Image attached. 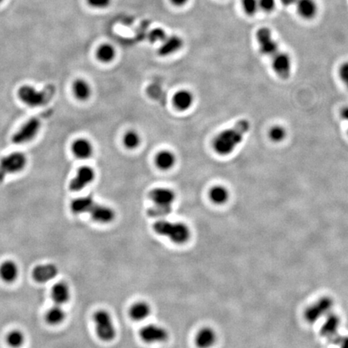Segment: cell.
<instances>
[{
	"label": "cell",
	"instance_id": "836d02e7",
	"mask_svg": "<svg viewBox=\"0 0 348 348\" xmlns=\"http://www.w3.org/2000/svg\"><path fill=\"white\" fill-rule=\"evenodd\" d=\"M286 135V132L284 130V128L276 126L274 128H272L269 133V136L273 141L276 142H280L282 140H284V137Z\"/></svg>",
	"mask_w": 348,
	"mask_h": 348
},
{
	"label": "cell",
	"instance_id": "d6a6232c",
	"mask_svg": "<svg viewBox=\"0 0 348 348\" xmlns=\"http://www.w3.org/2000/svg\"><path fill=\"white\" fill-rule=\"evenodd\" d=\"M242 6L247 14L254 15L258 9V0H242Z\"/></svg>",
	"mask_w": 348,
	"mask_h": 348
},
{
	"label": "cell",
	"instance_id": "83f0119b",
	"mask_svg": "<svg viewBox=\"0 0 348 348\" xmlns=\"http://www.w3.org/2000/svg\"><path fill=\"white\" fill-rule=\"evenodd\" d=\"M339 326V317L336 315H330L322 327V334L324 336H334Z\"/></svg>",
	"mask_w": 348,
	"mask_h": 348
},
{
	"label": "cell",
	"instance_id": "52a82bcc",
	"mask_svg": "<svg viewBox=\"0 0 348 348\" xmlns=\"http://www.w3.org/2000/svg\"><path fill=\"white\" fill-rule=\"evenodd\" d=\"M256 38H257L261 52L266 56L270 57L271 59L281 51L277 43L272 37V33L267 28L259 29L256 33Z\"/></svg>",
	"mask_w": 348,
	"mask_h": 348
},
{
	"label": "cell",
	"instance_id": "2e32d148",
	"mask_svg": "<svg viewBox=\"0 0 348 348\" xmlns=\"http://www.w3.org/2000/svg\"><path fill=\"white\" fill-rule=\"evenodd\" d=\"M51 297L56 305L62 306L63 304L66 303L70 298V290L68 284L63 282L56 283L52 286Z\"/></svg>",
	"mask_w": 348,
	"mask_h": 348
},
{
	"label": "cell",
	"instance_id": "1f68e13d",
	"mask_svg": "<svg viewBox=\"0 0 348 348\" xmlns=\"http://www.w3.org/2000/svg\"><path fill=\"white\" fill-rule=\"evenodd\" d=\"M172 209L164 208L161 206H153L148 211V215L152 218H163L170 213Z\"/></svg>",
	"mask_w": 348,
	"mask_h": 348
},
{
	"label": "cell",
	"instance_id": "6da1fadb",
	"mask_svg": "<svg viewBox=\"0 0 348 348\" xmlns=\"http://www.w3.org/2000/svg\"><path fill=\"white\" fill-rule=\"evenodd\" d=\"M250 123L246 119L239 121L233 128L223 131L214 140V149L222 156L230 154L241 143L244 135L250 129Z\"/></svg>",
	"mask_w": 348,
	"mask_h": 348
},
{
	"label": "cell",
	"instance_id": "d4e9b609",
	"mask_svg": "<svg viewBox=\"0 0 348 348\" xmlns=\"http://www.w3.org/2000/svg\"><path fill=\"white\" fill-rule=\"evenodd\" d=\"M175 156L169 151L159 152L156 157V166L163 170L172 168L175 164Z\"/></svg>",
	"mask_w": 348,
	"mask_h": 348
},
{
	"label": "cell",
	"instance_id": "44dd1931",
	"mask_svg": "<svg viewBox=\"0 0 348 348\" xmlns=\"http://www.w3.org/2000/svg\"><path fill=\"white\" fill-rule=\"evenodd\" d=\"M296 5L299 14L306 19L315 17L317 12V5L314 0H297Z\"/></svg>",
	"mask_w": 348,
	"mask_h": 348
},
{
	"label": "cell",
	"instance_id": "7bdbcfd3",
	"mask_svg": "<svg viewBox=\"0 0 348 348\" xmlns=\"http://www.w3.org/2000/svg\"><path fill=\"white\" fill-rule=\"evenodd\" d=\"M3 1H4V0H0V3H2Z\"/></svg>",
	"mask_w": 348,
	"mask_h": 348
},
{
	"label": "cell",
	"instance_id": "74e56055",
	"mask_svg": "<svg viewBox=\"0 0 348 348\" xmlns=\"http://www.w3.org/2000/svg\"><path fill=\"white\" fill-rule=\"evenodd\" d=\"M339 76L348 89V62L342 65L339 69Z\"/></svg>",
	"mask_w": 348,
	"mask_h": 348
},
{
	"label": "cell",
	"instance_id": "7402d4cb",
	"mask_svg": "<svg viewBox=\"0 0 348 348\" xmlns=\"http://www.w3.org/2000/svg\"><path fill=\"white\" fill-rule=\"evenodd\" d=\"M194 97L192 94L187 90H181L173 98V103L181 111L189 109L193 104Z\"/></svg>",
	"mask_w": 348,
	"mask_h": 348
},
{
	"label": "cell",
	"instance_id": "8fae6325",
	"mask_svg": "<svg viewBox=\"0 0 348 348\" xmlns=\"http://www.w3.org/2000/svg\"><path fill=\"white\" fill-rule=\"evenodd\" d=\"M333 306V301L329 298H323L314 306H310L305 313V317L309 322H315L322 315L329 312Z\"/></svg>",
	"mask_w": 348,
	"mask_h": 348
},
{
	"label": "cell",
	"instance_id": "e575fe53",
	"mask_svg": "<svg viewBox=\"0 0 348 348\" xmlns=\"http://www.w3.org/2000/svg\"><path fill=\"white\" fill-rule=\"evenodd\" d=\"M149 40L152 42H157V41H164L166 39V32L163 29H154L151 32L149 36Z\"/></svg>",
	"mask_w": 348,
	"mask_h": 348
},
{
	"label": "cell",
	"instance_id": "277c9868",
	"mask_svg": "<svg viewBox=\"0 0 348 348\" xmlns=\"http://www.w3.org/2000/svg\"><path fill=\"white\" fill-rule=\"evenodd\" d=\"M41 123L38 118H31L23 123L12 135V143L23 145L31 143L38 135Z\"/></svg>",
	"mask_w": 348,
	"mask_h": 348
},
{
	"label": "cell",
	"instance_id": "f1b7e54d",
	"mask_svg": "<svg viewBox=\"0 0 348 348\" xmlns=\"http://www.w3.org/2000/svg\"><path fill=\"white\" fill-rule=\"evenodd\" d=\"M210 198L214 203L220 205L228 201L229 193L223 186H215L210 191Z\"/></svg>",
	"mask_w": 348,
	"mask_h": 348
},
{
	"label": "cell",
	"instance_id": "d590c367",
	"mask_svg": "<svg viewBox=\"0 0 348 348\" xmlns=\"http://www.w3.org/2000/svg\"><path fill=\"white\" fill-rule=\"evenodd\" d=\"M112 0H87L88 4L90 7L98 9H103L111 4Z\"/></svg>",
	"mask_w": 348,
	"mask_h": 348
},
{
	"label": "cell",
	"instance_id": "7a4b0ae2",
	"mask_svg": "<svg viewBox=\"0 0 348 348\" xmlns=\"http://www.w3.org/2000/svg\"><path fill=\"white\" fill-rule=\"evenodd\" d=\"M153 229L156 234L167 237L174 244H185L190 237V229L182 223H172L161 219L154 223Z\"/></svg>",
	"mask_w": 348,
	"mask_h": 348
},
{
	"label": "cell",
	"instance_id": "9c48e42d",
	"mask_svg": "<svg viewBox=\"0 0 348 348\" xmlns=\"http://www.w3.org/2000/svg\"><path fill=\"white\" fill-rule=\"evenodd\" d=\"M91 216L93 220L99 223H109L114 220L115 212L108 206L100 205L93 201L88 209L87 213Z\"/></svg>",
	"mask_w": 348,
	"mask_h": 348
},
{
	"label": "cell",
	"instance_id": "ac0fdd59",
	"mask_svg": "<svg viewBox=\"0 0 348 348\" xmlns=\"http://www.w3.org/2000/svg\"><path fill=\"white\" fill-rule=\"evenodd\" d=\"M182 40L178 36H173L166 38L164 40L163 45L159 49L158 53L160 56L166 57L173 54L180 50L182 46Z\"/></svg>",
	"mask_w": 348,
	"mask_h": 348
},
{
	"label": "cell",
	"instance_id": "8d00e7d4",
	"mask_svg": "<svg viewBox=\"0 0 348 348\" xmlns=\"http://www.w3.org/2000/svg\"><path fill=\"white\" fill-rule=\"evenodd\" d=\"M259 7L265 12H272L275 7V0H258Z\"/></svg>",
	"mask_w": 348,
	"mask_h": 348
},
{
	"label": "cell",
	"instance_id": "7c38bea8",
	"mask_svg": "<svg viewBox=\"0 0 348 348\" xmlns=\"http://www.w3.org/2000/svg\"><path fill=\"white\" fill-rule=\"evenodd\" d=\"M272 67L277 75L282 79H287L291 74V60L285 52L280 51L272 58Z\"/></svg>",
	"mask_w": 348,
	"mask_h": 348
},
{
	"label": "cell",
	"instance_id": "b9f144b4",
	"mask_svg": "<svg viewBox=\"0 0 348 348\" xmlns=\"http://www.w3.org/2000/svg\"><path fill=\"white\" fill-rule=\"evenodd\" d=\"M281 1H282L283 4L286 5V6L294 4L297 2V0H281Z\"/></svg>",
	"mask_w": 348,
	"mask_h": 348
},
{
	"label": "cell",
	"instance_id": "ffe728a7",
	"mask_svg": "<svg viewBox=\"0 0 348 348\" xmlns=\"http://www.w3.org/2000/svg\"><path fill=\"white\" fill-rule=\"evenodd\" d=\"M151 308L145 301H138L134 304L129 310L130 317L135 321H143L149 316Z\"/></svg>",
	"mask_w": 348,
	"mask_h": 348
},
{
	"label": "cell",
	"instance_id": "e0dca14e",
	"mask_svg": "<svg viewBox=\"0 0 348 348\" xmlns=\"http://www.w3.org/2000/svg\"><path fill=\"white\" fill-rule=\"evenodd\" d=\"M215 332L210 327L201 328L195 338V344L199 348H210L215 344Z\"/></svg>",
	"mask_w": 348,
	"mask_h": 348
},
{
	"label": "cell",
	"instance_id": "ba28073f",
	"mask_svg": "<svg viewBox=\"0 0 348 348\" xmlns=\"http://www.w3.org/2000/svg\"><path fill=\"white\" fill-rule=\"evenodd\" d=\"M140 336L147 344L163 343L168 339V332L164 327L157 325L150 324L140 330Z\"/></svg>",
	"mask_w": 348,
	"mask_h": 348
},
{
	"label": "cell",
	"instance_id": "8992f818",
	"mask_svg": "<svg viewBox=\"0 0 348 348\" xmlns=\"http://www.w3.org/2000/svg\"><path fill=\"white\" fill-rule=\"evenodd\" d=\"M17 96L24 104L30 107H37L45 104L47 95L31 85H24L17 90Z\"/></svg>",
	"mask_w": 348,
	"mask_h": 348
},
{
	"label": "cell",
	"instance_id": "484cf974",
	"mask_svg": "<svg viewBox=\"0 0 348 348\" xmlns=\"http://www.w3.org/2000/svg\"><path fill=\"white\" fill-rule=\"evenodd\" d=\"M25 336L20 330H12L6 337V343L12 348H19L24 345Z\"/></svg>",
	"mask_w": 348,
	"mask_h": 348
},
{
	"label": "cell",
	"instance_id": "ab89813d",
	"mask_svg": "<svg viewBox=\"0 0 348 348\" xmlns=\"http://www.w3.org/2000/svg\"><path fill=\"white\" fill-rule=\"evenodd\" d=\"M171 2L177 7H182L187 3L189 0H170Z\"/></svg>",
	"mask_w": 348,
	"mask_h": 348
},
{
	"label": "cell",
	"instance_id": "60d3db41",
	"mask_svg": "<svg viewBox=\"0 0 348 348\" xmlns=\"http://www.w3.org/2000/svg\"><path fill=\"white\" fill-rule=\"evenodd\" d=\"M341 116L345 120L348 121V107L342 110Z\"/></svg>",
	"mask_w": 348,
	"mask_h": 348
},
{
	"label": "cell",
	"instance_id": "f35d334b",
	"mask_svg": "<svg viewBox=\"0 0 348 348\" xmlns=\"http://www.w3.org/2000/svg\"><path fill=\"white\" fill-rule=\"evenodd\" d=\"M336 343L340 345L341 348H348V337L340 338L339 340H337Z\"/></svg>",
	"mask_w": 348,
	"mask_h": 348
},
{
	"label": "cell",
	"instance_id": "5bb4252c",
	"mask_svg": "<svg viewBox=\"0 0 348 348\" xmlns=\"http://www.w3.org/2000/svg\"><path fill=\"white\" fill-rule=\"evenodd\" d=\"M58 274V268L53 264L40 265L34 268L33 277L38 283H46L54 279Z\"/></svg>",
	"mask_w": 348,
	"mask_h": 348
},
{
	"label": "cell",
	"instance_id": "4dcf8cb0",
	"mask_svg": "<svg viewBox=\"0 0 348 348\" xmlns=\"http://www.w3.org/2000/svg\"><path fill=\"white\" fill-rule=\"evenodd\" d=\"M123 142H124L126 147L128 148L129 149H134L140 145V136L135 132L130 131L126 134L125 136L123 138Z\"/></svg>",
	"mask_w": 348,
	"mask_h": 348
},
{
	"label": "cell",
	"instance_id": "4fadbf2b",
	"mask_svg": "<svg viewBox=\"0 0 348 348\" xmlns=\"http://www.w3.org/2000/svg\"><path fill=\"white\" fill-rule=\"evenodd\" d=\"M149 199L154 202V206L164 208L172 209V204L175 200V194L166 188H157L149 193Z\"/></svg>",
	"mask_w": 348,
	"mask_h": 348
},
{
	"label": "cell",
	"instance_id": "603a6c76",
	"mask_svg": "<svg viewBox=\"0 0 348 348\" xmlns=\"http://www.w3.org/2000/svg\"><path fill=\"white\" fill-rule=\"evenodd\" d=\"M66 318V312L59 305L52 306L45 314V320L52 326L61 324Z\"/></svg>",
	"mask_w": 348,
	"mask_h": 348
},
{
	"label": "cell",
	"instance_id": "f546056e",
	"mask_svg": "<svg viewBox=\"0 0 348 348\" xmlns=\"http://www.w3.org/2000/svg\"><path fill=\"white\" fill-rule=\"evenodd\" d=\"M116 57V50L112 45L105 44L102 45L99 48L97 52L98 59L101 62H112Z\"/></svg>",
	"mask_w": 348,
	"mask_h": 348
},
{
	"label": "cell",
	"instance_id": "5b68a950",
	"mask_svg": "<svg viewBox=\"0 0 348 348\" xmlns=\"http://www.w3.org/2000/svg\"><path fill=\"white\" fill-rule=\"evenodd\" d=\"M28 159L26 155L15 152L2 157L0 161V179L5 174H17L26 168Z\"/></svg>",
	"mask_w": 348,
	"mask_h": 348
},
{
	"label": "cell",
	"instance_id": "9a60e30c",
	"mask_svg": "<svg viewBox=\"0 0 348 348\" xmlns=\"http://www.w3.org/2000/svg\"><path fill=\"white\" fill-rule=\"evenodd\" d=\"M19 273V267L15 261L7 260L0 265V278L6 283L16 282Z\"/></svg>",
	"mask_w": 348,
	"mask_h": 348
},
{
	"label": "cell",
	"instance_id": "30bf717a",
	"mask_svg": "<svg viewBox=\"0 0 348 348\" xmlns=\"http://www.w3.org/2000/svg\"><path fill=\"white\" fill-rule=\"evenodd\" d=\"M95 178V172L93 168L88 166H83L79 168L75 178L72 179L69 184V189L72 191H80L92 182Z\"/></svg>",
	"mask_w": 348,
	"mask_h": 348
},
{
	"label": "cell",
	"instance_id": "4316f807",
	"mask_svg": "<svg viewBox=\"0 0 348 348\" xmlns=\"http://www.w3.org/2000/svg\"><path fill=\"white\" fill-rule=\"evenodd\" d=\"M73 90L74 95L79 100L87 99L88 98L90 97L91 92L90 85H88V83L82 79H78L74 82Z\"/></svg>",
	"mask_w": 348,
	"mask_h": 348
},
{
	"label": "cell",
	"instance_id": "3957f363",
	"mask_svg": "<svg viewBox=\"0 0 348 348\" xmlns=\"http://www.w3.org/2000/svg\"><path fill=\"white\" fill-rule=\"evenodd\" d=\"M94 322L98 336L102 341L110 342L116 337V328L112 316L106 310H98L94 315Z\"/></svg>",
	"mask_w": 348,
	"mask_h": 348
},
{
	"label": "cell",
	"instance_id": "cb8c5ba5",
	"mask_svg": "<svg viewBox=\"0 0 348 348\" xmlns=\"http://www.w3.org/2000/svg\"><path fill=\"white\" fill-rule=\"evenodd\" d=\"M94 201L92 197H83L74 199L70 205L72 212L75 215L87 213L88 209Z\"/></svg>",
	"mask_w": 348,
	"mask_h": 348
},
{
	"label": "cell",
	"instance_id": "d6986e66",
	"mask_svg": "<svg viewBox=\"0 0 348 348\" xmlns=\"http://www.w3.org/2000/svg\"><path fill=\"white\" fill-rule=\"evenodd\" d=\"M72 151L75 156L79 159L89 158L93 152L91 143L85 139H78L72 145Z\"/></svg>",
	"mask_w": 348,
	"mask_h": 348
}]
</instances>
